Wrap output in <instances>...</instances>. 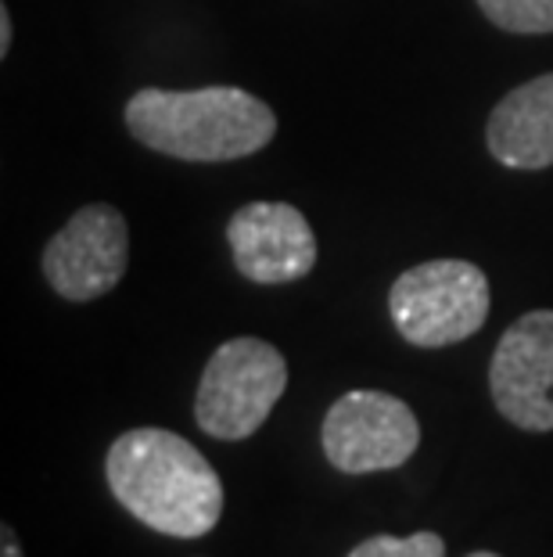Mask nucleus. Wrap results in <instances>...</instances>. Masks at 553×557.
I'll use <instances>...</instances> for the list:
<instances>
[{"instance_id":"obj_1","label":"nucleus","mask_w":553,"mask_h":557,"mask_svg":"<svg viewBox=\"0 0 553 557\" xmlns=\"http://www.w3.org/2000/svg\"><path fill=\"white\" fill-rule=\"evenodd\" d=\"M104 479L137 521L162 536L198 540L223 515V482L205 454L166 429H129L109 446Z\"/></svg>"},{"instance_id":"obj_2","label":"nucleus","mask_w":553,"mask_h":557,"mask_svg":"<svg viewBox=\"0 0 553 557\" xmlns=\"http://www.w3.org/2000/svg\"><path fill=\"white\" fill-rule=\"evenodd\" d=\"M126 126L140 145L184 162H234L263 151L277 134L274 109L241 87L159 90L126 101Z\"/></svg>"},{"instance_id":"obj_3","label":"nucleus","mask_w":553,"mask_h":557,"mask_svg":"<svg viewBox=\"0 0 553 557\" xmlns=\"http://www.w3.org/2000/svg\"><path fill=\"white\" fill-rule=\"evenodd\" d=\"M489 306L486 270L467 259H428L399 274L388 288L392 324L417 349H445L478 335Z\"/></svg>"},{"instance_id":"obj_4","label":"nucleus","mask_w":553,"mask_h":557,"mask_svg":"<svg viewBox=\"0 0 553 557\" xmlns=\"http://www.w3.org/2000/svg\"><path fill=\"white\" fill-rule=\"evenodd\" d=\"M288 388V360L263 338H230L209 357L194 393L198 429L223 443L249 438L266 424Z\"/></svg>"},{"instance_id":"obj_5","label":"nucleus","mask_w":553,"mask_h":557,"mask_svg":"<svg viewBox=\"0 0 553 557\" xmlns=\"http://www.w3.org/2000/svg\"><path fill=\"white\" fill-rule=\"evenodd\" d=\"M324 457L341 475L403 468L420 446L417 413L403 399L356 388L331 403L321 429Z\"/></svg>"},{"instance_id":"obj_6","label":"nucleus","mask_w":553,"mask_h":557,"mask_svg":"<svg viewBox=\"0 0 553 557\" xmlns=\"http://www.w3.org/2000/svg\"><path fill=\"white\" fill-rule=\"evenodd\" d=\"M47 284L68 302L109 295L129 267V227L115 206H84L47 242L40 256Z\"/></svg>"},{"instance_id":"obj_7","label":"nucleus","mask_w":553,"mask_h":557,"mask_svg":"<svg viewBox=\"0 0 553 557\" xmlns=\"http://www.w3.org/2000/svg\"><path fill=\"white\" fill-rule=\"evenodd\" d=\"M497 410L521 432H553V310H532L503 331L489 363Z\"/></svg>"},{"instance_id":"obj_8","label":"nucleus","mask_w":553,"mask_h":557,"mask_svg":"<svg viewBox=\"0 0 553 557\" xmlns=\"http://www.w3.org/2000/svg\"><path fill=\"white\" fill-rule=\"evenodd\" d=\"M238 274L252 284H291L316 267V234L288 201H249L227 223Z\"/></svg>"},{"instance_id":"obj_9","label":"nucleus","mask_w":553,"mask_h":557,"mask_svg":"<svg viewBox=\"0 0 553 557\" xmlns=\"http://www.w3.org/2000/svg\"><path fill=\"white\" fill-rule=\"evenodd\" d=\"M486 145L507 170L553 165V73L514 87L489 115Z\"/></svg>"},{"instance_id":"obj_10","label":"nucleus","mask_w":553,"mask_h":557,"mask_svg":"<svg viewBox=\"0 0 553 557\" xmlns=\"http://www.w3.org/2000/svg\"><path fill=\"white\" fill-rule=\"evenodd\" d=\"M478 8L503 33H521V37L553 33V0H478Z\"/></svg>"},{"instance_id":"obj_11","label":"nucleus","mask_w":553,"mask_h":557,"mask_svg":"<svg viewBox=\"0 0 553 557\" xmlns=\"http://www.w3.org/2000/svg\"><path fill=\"white\" fill-rule=\"evenodd\" d=\"M349 557H445V540L439 532H414V536H370L356 543Z\"/></svg>"},{"instance_id":"obj_12","label":"nucleus","mask_w":553,"mask_h":557,"mask_svg":"<svg viewBox=\"0 0 553 557\" xmlns=\"http://www.w3.org/2000/svg\"><path fill=\"white\" fill-rule=\"evenodd\" d=\"M11 37H15V22H11L8 4H0V58L11 54Z\"/></svg>"},{"instance_id":"obj_13","label":"nucleus","mask_w":553,"mask_h":557,"mask_svg":"<svg viewBox=\"0 0 553 557\" xmlns=\"http://www.w3.org/2000/svg\"><path fill=\"white\" fill-rule=\"evenodd\" d=\"M0 557H22V547H18V536L11 525H0Z\"/></svg>"},{"instance_id":"obj_14","label":"nucleus","mask_w":553,"mask_h":557,"mask_svg":"<svg viewBox=\"0 0 553 557\" xmlns=\"http://www.w3.org/2000/svg\"><path fill=\"white\" fill-rule=\"evenodd\" d=\"M467 557H500V554H492V550H475V554H467Z\"/></svg>"}]
</instances>
